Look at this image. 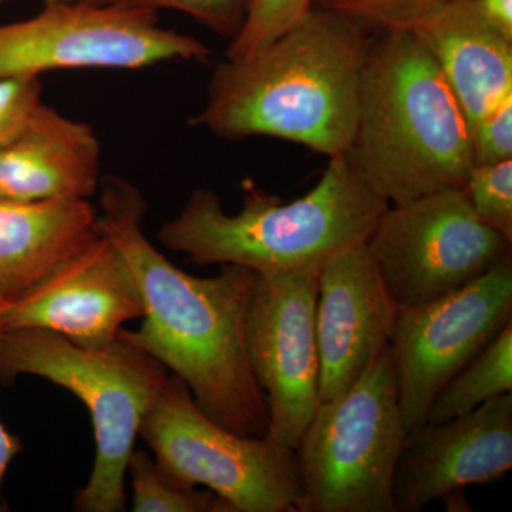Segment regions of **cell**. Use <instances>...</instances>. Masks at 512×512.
<instances>
[{
  "mask_svg": "<svg viewBox=\"0 0 512 512\" xmlns=\"http://www.w3.org/2000/svg\"><path fill=\"white\" fill-rule=\"evenodd\" d=\"M510 322L512 254L443 298L400 309L389 352L407 434L426 423L444 384Z\"/></svg>",
  "mask_w": 512,
  "mask_h": 512,
  "instance_id": "30bf717a",
  "label": "cell"
},
{
  "mask_svg": "<svg viewBox=\"0 0 512 512\" xmlns=\"http://www.w3.org/2000/svg\"><path fill=\"white\" fill-rule=\"evenodd\" d=\"M143 316L136 279L119 249L100 231L42 281L2 306L0 332L46 330L76 345L101 348L119 338L124 323Z\"/></svg>",
  "mask_w": 512,
  "mask_h": 512,
  "instance_id": "7c38bea8",
  "label": "cell"
},
{
  "mask_svg": "<svg viewBox=\"0 0 512 512\" xmlns=\"http://www.w3.org/2000/svg\"><path fill=\"white\" fill-rule=\"evenodd\" d=\"M389 205L342 157L332 158L316 187L289 204L245 183L241 210L229 215L220 195L198 188L158 239L198 265H241L262 274L309 271L365 245Z\"/></svg>",
  "mask_w": 512,
  "mask_h": 512,
  "instance_id": "277c9868",
  "label": "cell"
},
{
  "mask_svg": "<svg viewBox=\"0 0 512 512\" xmlns=\"http://www.w3.org/2000/svg\"><path fill=\"white\" fill-rule=\"evenodd\" d=\"M512 468V393L407 434L393 480L396 512H420Z\"/></svg>",
  "mask_w": 512,
  "mask_h": 512,
  "instance_id": "4fadbf2b",
  "label": "cell"
},
{
  "mask_svg": "<svg viewBox=\"0 0 512 512\" xmlns=\"http://www.w3.org/2000/svg\"><path fill=\"white\" fill-rule=\"evenodd\" d=\"M468 123L512 97V40L481 15L473 0H454L417 30Z\"/></svg>",
  "mask_w": 512,
  "mask_h": 512,
  "instance_id": "2e32d148",
  "label": "cell"
},
{
  "mask_svg": "<svg viewBox=\"0 0 512 512\" xmlns=\"http://www.w3.org/2000/svg\"><path fill=\"white\" fill-rule=\"evenodd\" d=\"M474 164H495L512 158V97L471 128Z\"/></svg>",
  "mask_w": 512,
  "mask_h": 512,
  "instance_id": "d4e9b609",
  "label": "cell"
},
{
  "mask_svg": "<svg viewBox=\"0 0 512 512\" xmlns=\"http://www.w3.org/2000/svg\"><path fill=\"white\" fill-rule=\"evenodd\" d=\"M370 30L313 6L255 55L218 64L192 126L224 140L274 137L329 160L343 157L355 131Z\"/></svg>",
  "mask_w": 512,
  "mask_h": 512,
  "instance_id": "7a4b0ae2",
  "label": "cell"
},
{
  "mask_svg": "<svg viewBox=\"0 0 512 512\" xmlns=\"http://www.w3.org/2000/svg\"><path fill=\"white\" fill-rule=\"evenodd\" d=\"M168 375L157 359L120 338L87 348L46 330L0 332V383L42 377L72 392L89 410L96 456L89 481L74 495L76 511L126 510L128 458Z\"/></svg>",
  "mask_w": 512,
  "mask_h": 512,
  "instance_id": "5b68a950",
  "label": "cell"
},
{
  "mask_svg": "<svg viewBox=\"0 0 512 512\" xmlns=\"http://www.w3.org/2000/svg\"><path fill=\"white\" fill-rule=\"evenodd\" d=\"M211 53L195 37L161 28L154 10L84 0H45L33 18L0 25V80L55 70L205 62Z\"/></svg>",
  "mask_w": 512,
  "mask_h": 512,
  "instance_id": "ba28073f",
  "label": "cell"
},
{
  "mask_svg": "<svg viewBox=\"0 0 512 512\" xmlns=\"http://www.w3.org/2000/svg\"><path fill=\"white\" fill-rule=\"evenodd\" d=\"M464 191L478 220L512 242V158L474 164Z\"/></svg>",
  "mask_w": 512,
  "mask_h": 512,
  "instance_id": "7402d4cb",
  "label": "cell"
},
{
  "mask_svg": "<svg viewBox=\"0 0 512 512\" xmlns=\"http://www.w3.org/2000/svg\"><path fill=\"white\" fill-rule=\"evenodd\" d=\"M2 306V303H0V309H2ZM22 448V441L19 437L10 433L5 424L0 421V512L6 511L2 495L3 480H5L10 464L22 451Z\"/></svg>",
  "mask_w": 512,
  "mask_h": 512,
  "instance_id": "4316f807",
  "label": "cell"
},
{
  "mask_svg": "<svg viewBox=\"0 0 512 512\" xmlns=\"http://www.w3.org/2000/svg\"><path fill=\"white\" fill-rule=\"evenodd\" d=\"M94 5L127 8L173 9L200 22L205 28L232 40L238 35L247 15L249 0H84Z\"/></svg>",
  "mask_w": 512,
  "mask_h": 512,
  "instance_id": "603a6c76",
  "label": "cell"
},
{
  "mask_svg": "<svg viewBox=\"0 0 512 512\" xmlns=\"http://www.w3.org/2000/svg\"><path fill=\"white\" fill-rule=\"evenodd\" d=\"M399 312L366 245L340 252L320 268V402L345 393L389 348Z\"/></svg>",
  "mask_w": 512,
  "mask_h": 512,
  "instance_id": "5bb4252c",
  "label": "cell"
},
{
  "mask_svg": "<svg viewBox=\"0 0 512 512\" xmlns=\"http://www.w3.org/2000/svg\"><path fill=\"white\" fill-rule=\"evenodd\" d=\"M312 8L313 0H249L242 28L229 43L227 59L241 60L255 55Z\"/></svg>",
  "mask_w": 512,
  "mask_h": 512,
  "instance_id": "44dd1931",
  "label": "cell"
},
{
  "mask_svg": "<svg viewBox=\"0 0 512 512\" xmlns=\"http://www.w3.org/2000/svg\"><path fill=\"white\" fill-rule=\"evenodd\" d=\"M134 512H232L211 490L202 491L171 476L146 450L134 448L127 464Z\"/></svg>",
  "mask_w": 512,
  "mask_h": 512,
  "instance_id": "d6986e66",
  "label": "cell"
},
{
  "mask_svg": "<svg viewBox=\"0 0 512 512\" xmlns=\"http://www.w3.org/2000/svg\"><path fill=\"white\" fill-rule=\"evenodd\" d=\"M42 101L40 77L0 80V148L22 133Z\"/></svg>",
  "mask_w": 512,
  "mask_h": 512,
  "instance_id": "cb8c5ba5",
  "label": "cell"
},
{
  "mask_svg": "<svg viewBox=\"0 0 512 512\" xmlns=\"http://www.w3.org/2000/svg\"><path fill=\"white\" fill-rule=\"evenodd\" d=\"M99 228L119 249L143 299L140 329L119 338L180 377L198 409L239 436L265 437L269 412L248 353L247 322L256 272L221 265L198 278L175 266L146 237L147 204L120 177L101 178Z\"/></svg>",
  "mask_w": 512,
  "mask_h": 512,
  "instance_id": "6da1fadb",
  "label": "cell"
},
{
  "mask_svg": "<svg viewBox=\"0 0 512 512\" xmlns=\"http://www.w3.org/2000/svg\"><path fill=\"white\" fill-rule=\"evenodd\" d=\"M99 232L90 200H0V303L15 301Z\"/></svg>",
  "mask_w": 512,
  "mask_h": 512,
  "instance_id": "e0dca14e",
  "label": "cell"
},
{
  "mask_svg": "<svg viewBox=\"0 0 512 512\" xmlns=\"http://www.w3.org/2000/svg\"><path fill=\"white\" fill-rule=\"evenodd\" d=\"M5 2V0H0V3Z\"/></svg>",
  "mask_w": 512,
  "mask_h": 512,
  "instance_id": "83f0119b",
  "label": "cell"
},
{
  "mask_svg": "<svg viewBox=\"0 0 512 512\" xmlns=\"http://www.w3.org/2000/svg\"><path fill=\"white\" fill-rule=\"evenodd\" d=\"M342 158L390 205L466 185L474 165L470 127L416 33L373 36Z\"/></svg>",
  "mask_w": 512,
  "mask_h": 512,
  "instance_id": "3957f363",
  "label": "cell"
},
{
  "mask_svg": "<svg viewBox=\"0 0 512 512\" xmlns=\"http://www.w3.org/2000/svg\"><path fill=\"white\" fill-rule=\"evenodd\" d=\"M138 437L171 476L192 487L204 485L232 512H308L295 450L215 423L171 373Z\"/></svg>",
  "mask_w": 512,
  "mask_h": 512,
  "instance_id": "52a82bcc",
  "label": "cell"
},
{
  "mask_svg": "<svg viewBox=\"0 0 512 512\" xmlns=\"http://www.w3.org/2000/svg\"><path fill=\"white\" fill-rule=\"evenodd\" d=\"M407 433L389 348L318 409L295 448L308 512H396L393 480Z\"/></svg>",
  "mask_w": 512,
  "mask_h": 512,
  "instance_id": "8992f818",
  "label": "cell"
},
{
  "mask_svg": "<svg viewBox=\"0 0 512 512\" xmlns=\"http://www.w3.org/2000/svg\"><path fill=\"white\" fill-rule=\"evenodd\" d=\"M474 5L480 10L495 29L508 39L512 40V0H473Z\"/></svg>",
  "mask_w": 512,
  "mask_h": 512,
  "instance_id": "484cf974",
  "label": "cell"
},
{
  "mask_svg": "<svg viewBox=\"0 0 512 512\" xmlns=\"http://www.w3.org/2000/svg\"><path fill=\"white\" fill-rule=\"evenodd\" d=\"M400 309L443 298L511 255L512 242L483 224L464 188L389 205L366 241Z\"/></svg>",
  "mask_w": 512,
  "mask_h": 512,
  "instance_id": "9c48e42d",
  "label": "cell"
},
{
  "mask_svg": "<svg viewBox=\"0 0 512 512\" xmlns=\"http://www.w3.org/2000/svg\"><path fill=\"white\" fill-rule=\"evenodd\" d=\"M319 271L256 272L249 302L248 353L268 404L266 437L292 450L320 404Z\"/></svg>",
  "mask_w": 512,
  "mask_h": 512,
  "instance_id": "8fae6325",
  "label": "cell"
},
{
  "mask_svg": "<svg viewBox=\"0 0 512 512\" xmlns=\"http://www.w3.org/2000/svg\"><path fill=\"white\" fill-rule=\"evenodd\" d=\"M507 393H512V322L444 384L426 423L454 419Z\"/></svg>",
  "mask_w": 512,
  "mask_h": 512,
  "instance_id": "ac0fdd59",
  "label": "cell"
},
{
  "mask_svg": "<svg viewBox=\"0 0 512 512\" xmlns=\"http://www.w3.org/2000/svg\"><path fill=\"white\" fill-rule=\"evenodd\" d=\"M454 0H313L377 32H417Z\"/></svg>",
  "mask_w": 512,
  "mask_h": 512,
  "instance_id": "ffe728a7",
  "label": "cell"
},
{
  "mask_svg": "<svg viewBox=\"0 0 512 512\" xmlns=\"http://www.w3.org/2000/svg\"><path fill=\"white\" fill-rule=\"evenodd\" d=\"M100 143L89 124L40 103L0 148V200H90L100 187Z\"/></svg>",
  "mask_w": 512,
  "mask_h": 512,
  "instance_id": "9a60e30c",
  "label": "cell"
}]
</instances>
